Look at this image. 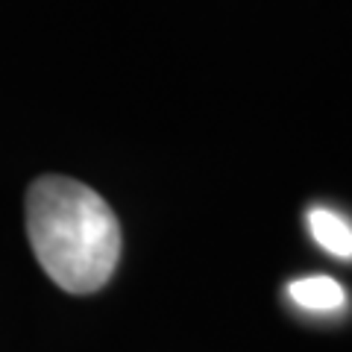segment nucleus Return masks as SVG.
<instances>
[{"label": "nucleus", "mask_w": 352, "mask_h": 352, "mask_svg": "<svg viewBox=\"0 0 352 352\" xmlns=\"http://www.w3.org/2000/svg\"><path fill=\"white\" fill-rule=\"evenodd\" d=\"M27 238L41 270L68 294H94L120 258V223L100 194L71 176H38L27 191Z\"/></svg>", "instance_id": "obj_1"}, {"label": "nucleus", "mask_w": 352, "mask_h": 352, "mask_svg": "<svg viewBox=\"0 0 352 352\" xmlns=\"http://www.w3.org/2000/svg\"><path fill=\"white\" fill-rule=\"evenodd\" d=\"M305 220L311 238L326 252H332L338 258H352V226L346 223V217H340L326 206H311Z\"/></svg>", "instance_id": "obj_2"}, {"label": "nucleus", "mask_w": 352, "mask_h": 352, "mask_svg": "<svg viewBox=\"0 0 352 352\" xmlns=\"http://www.w3.org/2000/svg\"><path fill=\"white\" fill-rule=\"evenodd\" d=\"M291 300L305 308V311H338L346 302L344 285L335 282L332 276H305L291 282Z\"/></svg>", "instance_id": "obj_3"}]
</instances>
